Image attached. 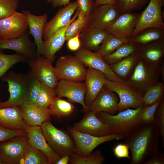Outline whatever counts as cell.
Returning <instances> with one entry per match:
<instances>
[{"label": "cell", "instance_id": "obj_4", "mask_svg": "<svg viewBox=\"0 0 164 164\" xmlns=\"http://www.w3.org/2000/svg\"><path fill=\"white\" fill-rule=\"evenodd\" d=\"M31 76L12 71L6 73L2 77L7 82L9 97L5 101L0 102V108L20 106L27 100L28 88Z\"/></svg>", "mask_w": 164, "mask_h": 164}, {"label": "cell", "instance_id": "obj_15", "mask_svg": "<svg viewBox=\"0 0 164 164\" xmlns=\"http://www.w3.org/2000/svg\"><path fill=\"white\" fill-rule=\"evenodd\" d=\"M82 119L72 127L83 133L96 136H103L113 133L108 126L97 117L96 112L89 111Z\"/></svg>", "mask_w": 164, "mask_h": 164}, {"label": "cell", "instance_id": "obj_13", "mask_svg": "<svg viewBox=\"0 0 164 164\" xmlns=\"http://www.w3.org/2000/svg\"><path fill=\"white\" fill-rule=\"evenodd\" d=\"M75 55L85 66L101 72L108 79L126 84L125 81L115 74L102 57L97 52H93L80 47L76 51Z\"/></svg>", "mask_w": 164, "mask_h": 164}, {"label": "cell", "instance_id": "obj_50", "mask_svg": "<svg viewBox=\"0 0 164 164\" xmlns=\"http://www.w3.org/2000/svg\"><path fill=\"white\" fill-rule=\"evenodd\" d=\"M70 0H51V3L52 6L56 8L64 6L70 2Z\"/></svg>", "mask_w": 164, "mask_h": 164}, {"label": "cell", "instance_id": "obj_35", "mask_svg": "<svg viewBox=\"0 0 164 164\" xmlns=\"http://www.w3.org/2000/svg\"><path fill=\"white\" fill-rule=\"evenodd\" d=\"M3 50H0V80L15 64L28 60L26 57L18 53L12 55L5 54L3 53Z\"/></svg>", "mask_w": 164, "mask_h": 164}, {"label": "cell", "instance_id": "obj_6", "mask_svg": "<svg viewBox=\"0 0 164 164\" xmlns=\"http://www.w3.org/2000/svg\"><path fill=\"white\" fill-rule=\"evenodd\" d=\"M54 69L58 80L62 79L80 82L84 80L87 69L75 55L60 56Z\"/></svg>", "mask_w": 164, "mask_h": 164}, {"label": "cell", "instance_id": "obj_11", "mask_svg": "<svg viewBox=\"0 0 164 164\" xmlns=\"http://www.w3.org/2000/svg\"><path fill=\"white\" fill-rule=\"evenodd\" d=\"M31 77L55 89L58 83L52 62L42 55L37 56L28 60Z\"/></svg>", "mask_w": 164, "mask_h": 164}, {"label": "cell", "instance_id": "obj_38", "mask_svg": "<svg viewBox=\"0 0 164 164\" xmlns=\"http://www.w3.org/2000/svg\"><path fill=\"white\" fill-rule=\"evenodd\" d=\"M164 84L159 82L150 88L143 96L142 105L144 107L150 106L163 97Z\"/></svg>", "mask_w": 164, "mask_h": 164}, {"label": "cell", "instance_id": "obj_33", "mask_svg": "<svg viewBox=\"0 0 164 164\" xmlns=\"http://www.w3.org/2000/svg\"><path fill=\"white\" fill-rule=\"evenodd\" d=\"M138 49V47L128 42L121 45L110 54L102 58L107 64L111 65L136 52Z\"/></svg>", "mask_w": 164, "mask_h": 164}, {"label": "cell", "instance_id": "obj_32", "mask_svg": "<svg viewBox=\"0 0 164 164\" xmlns=\"http://www.w3.org/2000/svg\"><path fill=\"white\" fill-rule=\"evenodd\" d=\"M51 115L58 117L70 115L74 112L75 107L70 101L56 96L49 105Z\"/></svg>", "mask_w": 164, "mask_h": 164}, {"label": "cell", "instance_id": "obj_21", "mask_svg": "<svg viewBox=\"0 0 164 164\" xmlns=\"http://www.w3.org/2000/svg\"><path fill=\"white\" fill-rule=\"evenodd\" d=\"M29 32L18 37L0 41V50L9 49L26 57L28 60L37 56V46L29 38Z\"/></svg>", "mask_w": 164, "mask_h": 164}, {"label": "cell", "instance_id": "obj_14", "mask_svg": "<svg viewBox=\"0 0 164 164\" xmlns=\"http://www.w3.org/2000/svg\"><path fill=\"white\" fill-rule=\"evenodd\" d=\"M55 91L57 96L60 97H66L69 101L79 103L82 106L84 111L87 112L89 111L84 102L86 92L84 83L60 79L58 81Z\"/></svg>", "mask_w": 164, "mask_h": 164}, {"label": "cell", "instance_id": "obj_23", "mask_svg": "<svg viewBox=\"0 0 164 164\" xmlns=\"http://www.w3.org/2000/svg\"><path fill=\"white\" fill-rule=\"evenodd\" d=\"M120 15L115 5H100L89 18V26L105 29Z\"/></svg>", "mask_w": 164, "mask_h": 164}, {"label": "cell", "instance_id": "obj_2", "mask_svg": "<svg viewBox=\"0 0 164 164\" xmlns=\"http://www.w3.org/2000/svg\"><path fill=\"white\" fill-rule=\"evenodd\" d=\"M143 108L142 106L134 109L128 108L116 115L103 111L96 114L97 118L108 126L113 134L125 138L145 125L141 117Z\"/></svg>", "mask_w": 164, "mask_h": 164}, {"label": "cell", "instance_id": "obj_43", "mask_svg": "<svg viewBox=\"0 0 164 164\" xmlns=\"http://www.w3.org/2000/svg\"><path fill=\"white\" fill-rule=\"evenodd\" d=\"M162 98L150 106L144 107L141 117L142 122L144 125L149 124L154 121L155 111Z\"/></svg>", "mask_w": 164, "mask_h": 164}, {"label": "cell", "instance_id": "obj_29", "mask_svg": "<svg viewBox=\"0 0 164 164\" xmlns=\"http://www.w3.org/2000/svg\"><path fill=\"white\" fill-rule=\"evenodd\" d=\"M140 59L136 52L118 62L109 66L117 76L125 81L132 73Z\"/></svg>", "mask_w": 164, "mask_h": 164}, {"label": "cell", "instance_id": "obj_16", "mask_svg": "<svg viewBox=\"0 0 164 164\" xmlns=\"http://www.w3.org/2000/svg\"><path fill=\"white\" fill-rule=\"evenodd\" d=\"M140 13L132 12L120 14L105 30L114 36L129 39L134 30Z\"/></svg>", "mask_w": 164, "mask_h": 164}, {"label": "cell", "instance_id": "obj_42", "mask_svg": "<svg viewBox=\"0 0 164 164\" xmlns=\"http://www.w3.org/2000/svg\"><path fill=\"white\" fill-rule=\"evenodd\" d=\"M19 0H0V19L8 17L15 11Z\"/></svg>", "mask_w": 164, "mask_h": 164}, {"label": "cell", "instance_id": "obj_5", "mask_svg": "<svg viewBox=\"0 0 164 164\" xmlns=\"http://www.w3.org/2000/svg\"><path fill=\"white\" fill-rule=\"evenodd\" d=\"M41 127L47 143L60 157L67 155L70 156L75 152V145L67 133L56 128L50 121L43 123Z\"/></svg>", "mask_w": 164, "mask_h": 164}, {"label": "cell", "instance_id": "obj_47", "mask_svg": "<svg viewBox=\"0 0 164 164\" xmlns=\"http://www.w3.org/2000/svg\"><path fill=\"white\" fill-rule=\"evenodd\" d=\"M129 147L125 143H120L114 147L113 152L114 156L118 159H131L129 155Z\"/></svg>", "mask_w": 164, "mask_h": 164}, {"label": "cell", "instance_id": "obj_54", "mask_svg": "<svg viewBox=\"0 0 164 164\" xmlns=\"http://www.w3.org/2000/svg\"><path fill=\"white\" fill-rule=\"evenodd\" d=\"M47 1L48 3H51V0H46Z\"/></svg>", "mask_w": 164, "mask_h": 164}, {"label": "cell", "instance_id": "obj_19", "mask_svg": "<svg viewBox=\"0 0 164 164\" xmlns=\"http://www.w3.org/2000/svg\"><path fill=\"white\" fill-rule=\"evenodd\" d=\"M80 10L77 8L76 12L68 23L59 29L53 34L48 39L43 40L42 55L53 62L55 54L63 46L65 40L66 32L71 23L77 17Z\"/></svg>", "mask_w": 164, "mask_h": 164}, {"label": "cell", "instance_id": "obj_22", "mask_svg": "<svg viewBox=\"0 0 164 164\" xmlns=\"http://www.w3.org/2000/svg\"><path fill=\"white\" fill-rule=\"evenodd\" d=\"M119 101L117 94L104 85L91 105L89 111L96 113L103 111L114 115L117 111Z\"/></svg>", "mask_w": 164, "mask_h": 164}, {"label": "cell", "instance_id": "obj_28", "mask_svg": "<svg viewBox=\"0 0 164 164\" xmlns=\"http://www.w3.org/2000/svg\"><path fill=\"white\" fill-rule=\"evenodd\" d=\"M24 121L19 106L0 108V125L7 128L25 132Z\"/></svg>", "mask_w": 164, "mask_h": 164}, {"label": "cell", "instance_id": "obj_24", "mask_svg": "<svg viewBox=\"0 0 164 164\" xmlns=\"http://www.w3.org/2000/svg\"><path fill=\"white\" fill-rule=\"evenodd\" d=\"M19 107L23 119L28 125L41 126L44 122L50 121L51 115L49 108H41L28 100Z\"/></svg>", "mask_w": 164, "mask_h": 164}, {"label": "cell", "instance_id": "obj_10", "mask_svg": "<svg viewBox=\"0 0 164 164\" xmlns=\"http://www.w3.org/2000/svg\"><path fill=\"white\" fill-rule=\"evenodd\" d=\"M28 141L27 135H24L0 142V164H22Z\"/></svg>", "mask_w": 164, "mask_h": 164}, {"label": "cell", "instance_id": "obj_53", "mask_svg": "<svg viewBox=\"0 0 164 164\" xmlns=\"http://www.w3.org/2000/svg\"><path fill=\"white\" fill-rule=\"evenodd\" d=\"M161 76L163 81L164 82V60H163L160 65Z\"/></svg>", "mask_w": 164, "mask_h": 164}, {"label": "cell", "instance_id": "obj_3", "mask_svg": "<svg viewBox=\"0 0 164 164\" xmlns=\"http://www.w3.org/2000/svg\"><path fill=\"white\" fill-rule=\"evenodd\" d=\"M161 77L160 65L156 66L140 59L125 81L143 97L150 88L160 82Z\"/></svg>", "mask_w": 164, "mask_h": 164}, {"label": "cell", "instance_id": "obj_26", "mask_svg": "<svg viewBox=\"0 0 164 164\" xmlns=\"http://www.w3.org/2000/svg\"><path fill=\"white\" fill-rule=\"evenodd\" d=\"M109 33L105 29L88 26L80 32L81 47L97 52L100 45Z\"/></svg>", "mask_w": 164, "mask_h": 164}, {"label": "cell", "instance_id": "obj_12", "mask_svg": "<svg viewBox=\"0 0 164 164\" xmlns=\"http://www.w3.org/2000/svg\"><path fill=\"white\" fill-rule=\"evenodd\" d=\"M28 28L26 16L22 12L16 11L0 19V41L19 37L26 32Z\"/></svg>", "mask_w": 164, "mask_h": 164}, {"label": "cell", "instance_id": "obj_25", "mask_svg": "<svg viewBox=\"0 0 164 164\" xmlns=\"http://www.w3.org/2000/svg\"><path fill=\"white\" fill-rule=\"evenodd\" d=\"M22 13L26 16L29 29V34L34 38L37 46L36 55H41L43 49V35L45 26L47 22L46 13L40 15L32 14L28 10H23Z\"/></svg>", "mask_w": 164, "mask_h": 164}, {"label": "cell", "instance_id": "obj_36", "mask_svg": "<svg viewBox=\"0 0 164 164\" xmlns=\"http://www.w3.org/2000/svg\"><path fill=\"white\" fill-rule=\"evenodd\" d=\"M105 158L99 150L87 156H82L74 152L70 156L69 163L72 164H101Z\"/></svg>", "mask_w": 164, "mask_h": 164}, {"label": "cell", "instance_id": "obj_27", "mask_svg": "<svg viewBox=\"0 0 164 164\" xmlns=\"http://www.w3.org/2000/svg\"><path fill=\"white\" fill-rule=\"evenodd\" d=\"M140 59L152 64L159 66L164 56V38L138 48Z\"/></svg>", "mask_w": 164, "mask_h": 164}, {"label": "cell", "instance_id": "obj_17", "mask_svg": "<svg viewBox=\"0 0 164 164\" xmlns=\"http://www.w3.org/2000/svg\"><path fill=\"white\" fill-rule=\"evenodd\" d=\"M25 132L28 141L46 155L49 164H55L60 159V157L52 149L46 142L41 126L29 125L25 123Z\"/></svg>", "mask_w": 164, "mask_h": 164}, {"label": "cell", "instance_id": "obj_8", "mask_svg": "<svg viewBox=\"0 0 164 164\" xmlns=\"http://www.w3.org/2000/svg\"><path fill=\"white\" fill-rule=\"evenodd\" d=\"M164 5V0H149L147 7L140 13L136 26L130 38L149 28L164 29V20L162 16V8Z\"/></svg>", "mask_w": 164, "mask_h": 164}, {"label": "cell", "instance_id": "obj_52", "mask_svg": "<svg viewBox=\"0 0 164 164\" xmlns=\"http://www.w3.org/2000/svg\"><path fill=\"white\" fill-rule=\"evenodd\" d=\"M70 160V156L67 155H65L60 157L55 164H68Z\"/></svg>", "mask_w": 164, "mask_h": 164}, {"label": "cell", "instance_id": "obj_51", "mask_svg": "<svg viewBox=\"0 0 164 164\" xmlns=\"http://www.w3.org/2000/svg\"><path fill=\"white\" fill-rule=\"evenodd\" d=\"M97 5L105 4L116 5V0H94Z\"/></svg>", "mask_w": 164, "mask_h": 164}, {"label": "cell", "instance_id": "obj_31", "mask_svg": "<svg viewBox=\"0 0 164 164\" xmlns=\"http://www.w3.org/2000/svg\"><path fill=\"white\" fill-rule=\"evenodd\" d=\"M22 164H49L47 157L29 141L26 145Z\"/></svg>", "mask_w": 164, "mask_h": 164}, {"label": "cell", "instance_id": "obj_1", "mask_svg": "<svg viewBox=\"0 0 164 164\" xmlns=\"http://www.w3.org/2000/svg\"><path fill=\"white\" fill-rule=\"evenodd\" d=\"M159 134L153 122L144 125L125 138L132 153L131 164H142L159 150Z\"/></svg>", "mask_w": 164, "mask_h": 164}, {"label": "cell", "instance_id": "obj_46", "mask_svg": "<svg viewBox=\"0 0 164 164\" xmlns=\"http://www.w3.org/2000/svg\"><path fill=\"white\" fill-rule=\"evenodd\" d=\"M26 135L25 132L12 130L0 125V142L9 140L13 137Z\"/></svg>", "mask_w": 164, "mask_h": 164}, {"label": "cell", "instance_id": "obj_18", "mask_svg": "<svg viewBox=\"0 0 164 164\" xmlns=\"http://www.w3.org/2000/svg\"><path fill=\"white\" fill-rule=\"evenodd\" d=\"M77 8L76 1L70 2L59 9L50 20L46 22L43 31V40H46L55 32L67 24Z\"/></svg>", "mask_w": 164, "mask_h": 164}, {"label": "cell", "instance_id": "obj_7", "mask_svg": "<svg viewBox=\"0 0 164 164\" xmlns=\"http://www.w3.org/2000/svg\"><path fill=\"white\" fill-rule=\"evenodd\" d=\"M105 86L118 95L119 101L117 111L120 112L130 108L134 109L143 106V97L126 84L111 80L106 78Z\"/></svg>", "mask_w": 164, "mask_h": 164}, {"label": "cell", "instance_id": "obj_49", "mask_svg": "<svg viewBox=\"0 0 164 164\" xmlns=\"http://www.w3.org/2000/svg\"><path fill=\"white\" fill-rule=\"evenodd\" d=\"M80 32L76 36L69 39L67 41V46L68 49L72 51H76L81 47L79 39Z\"/></svg>", "mask_w": 164, "mask_h": 164}, {"label": "cell", "instance_id": "obj_45", "mask_svg": "<svg viewBox=\"0 0 164 164\" xmlns=\"http://www.w3.org/2000/svg\"><path fill=\"white\" fill-rule=\"evenodd\" d=\"M41 86L40 82L31 77L29 84L27 100L35 103L40 92Z\"/></svg>", "mask_w": 164, "mask_h": 164}, {"label": "cell", "instance_id": "obj_55", "mask_svg": "<svg viewBox=\"0 0 164 164\" xmlns=\"http://www.w3.org/2000/svg\"><path fill=\"white\" fill-rule=\"evenodd\" d=\"M31 0V1H32V0Z\"/></svg>", "mask_w": 164, "mask_h": 164}, {"label": "cell", "instance_id": "obj_9", "mask_svg": "<svg viewBox=\"0 0 164 164\" xmlns=\"http://www.w3.org/2000/svg\"><path fill=\"white\" fill-rule=\"evenodd\" d=\"M68 131L74 140L75 152L84 156L89 155L98 145L105 142L125 138L120 135L111 134L103 136H96L81 133L72 127Z\"/></svg>", "mask_w": 164, "mask_h": 164}, {"label": "cell", "instance_id": "obj_44", "mask_svg": "<svg viewBox=\"0 0 164 164\" xmlns=\"http://www.w3.org/2000/svg\"><path fill=\"white\" fill-rule=\"evenodd\" d=\"M78 8L87 17L89 18L98 6L94 0H76Z\"/></svg>", "mask_w": 164, "mask_h": 164}, {"label": "cell", "instance_id": "obj_48", "mask_svg": "<svg viewBox=\"0 0 164 164\" xmlns=\"http://www.w3.org/2000/svg\"><path fill=\"white\" fill-rule=\"evenodd\" d=\"M146 161L142 164H164V154L162 151L158 150L151 155Z\"/></svg>", "mask_w": 164, "mask_h": 164}, {"label": "cell", "instance_id": "obj_37", "mask_svg": "<svg viewBox=\"0 0 164 164\" xmlns=\"http://www.w3.org/2000/svg\"><path fill=\"white\" fill-rule=\"evenodd\" d=\"M89 20V18L87 17L80 10L77 17L71 23L67 30L66 41L76 36L88 26Z\"/></svg>", "mask_w": 164, "mask_h": 164}, {"label": "cell", "instance_id": "obj_34", "mask_svg": "<svg viewBox=\"0 0 164 164\" xmlns=\"http://www.w3.org/2000/svg\"><path fill=\"white\" fill-rule=\"evenodd\" d=\"M128 40L127 38L116 37L110 33L100 45L97 52L102 57L107 56L121 45L128 42Z\"/></svg>", "mask_w": 164, "mask_h": 164}, {"label": "cell", "instance_id": "obj_30", "mask_svg": "<svg viewBox=\"0 0 164 164\" xmlns=\"http://www.w3.org/2000/svg\"><path fill=\"white\" fill-rule=\"evenodd\" d=\"M164 38V29L149 28L128 39V42L138 48Z\"/></svg>", "mask_w": 164, "mask_h": 164}, {"label": "cell", "instance_id": "obj_41", "mask_svg": "<svg viewBox=\"0 0 164 164\" xmlns=\"http://www.w3.org/2000/svg\"><path fill=\"white\" fill-rule=\"evenodd\" d=\"M154 122L162 140L164 147V97L159 105L154 115Z\"/></svg>", "mask_w": 164, "mask_h": 164}, {"label": "cell", "instance_id": "obj_20", "mask_svg": "<svg viewBox=\"0 0 164 164\" xmlns=\"http://www.w3.org/2000/svg\"><path fill=\"white\" fill-rule=\"evenodd\" d=\"M106 77L101 72L88 68L84 79L86 92L84 102L89 109L97 96L106 84Z\"/></svg>", "mask_w": 164, "mask_h": 164}, {"label": "cell", "instance_id": "obj_40", "mask_svg": "<svg viewBox=\"0 0 164 164\" xmlns=\"http://www.w3.org/2000/svg\"><path fill=\"white\" fill-rule=\"evenodd\" d=\"M149 0H116V5L120 14L141 9Z\"/></svg>", "mask_w": 164, "mask_h": 164}, {"label": "cell", "instance_id": "obj_39", "mask_svg": "<svg viewBox=\"0 0 164 164\" xmlns=\"http://www.w3.org/2000/svg\"><path fill=\"white\" fill-rule=\"evenodd\" d=\"M41 83L39 94L34 103L43 108H48L56 96L55 91L43 83Z\"/></svg>", "mask_w": 164, "mask_h": 164}]
</instances>
